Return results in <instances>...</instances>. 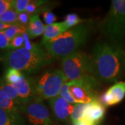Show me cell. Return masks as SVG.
<instances>
[{"mask_svg": "<svg viewBox=\"0 0 125 125\" xmlns=\"http://www.w3.org/2000/svg\"><path fill=\"white\" fill-rule=\"evenodd\" d=\"M90 56L91 71L99 81L117 83L125 74V49L111 42H100Z\"/></svg>", "mask_w": 125, "mask_h": 125, "instance_id": "6da1fadb", "label": "cell"}, {"mask_svg": "<svg viewBox=\"0 0 125 125\" xmlns=\"http://www.w3.org/2000/svg\"><path fill=\"white\" fill-rule=\"evenodd\" d=\"M3 59L7 68H13L25 75L30 76L51 65L54 58L44 47L35 43L31 49L22 47L10 51Z\"/></svg>", "mask_w": 125, "mask_h": 125, "instance_id": "7a4b0ae2", "label": "cell"}, {"mask_svg": "<svg viewBox=\"0 0 125 125\" xmlns=\"http://www.w3.org/2000/svg\"><path fill=\"white\" fill-rule=\"evenodd\" d=\"M90 31L89 25L81 24L50 40L43 47L54 58H63L79 51L88 39Z\"/></svg>", "mask_w": 125, "mask_h": 125, "instance_id": "3957f363", "label": "cell"}, {"mask_svg": "<svg viewBox=\"0 0 125 125\" xmlns=\"http://www.w3.org/2000/svg\"><path fill=\"white\" fill-rule=\"evenodd\" d=\"M109 42L123 46L125 40V0H113L102 24Z\"/></svg>", "mask_w": 125, "mask_h": 125, "instance_id": "277c9868", "label": "cell"}, {"mask_svg": "<svg viewBox=\"0 0 125 125\" xmlns=\"http://www.w3.org/2000/svg\"><path fill=\"white\" fill-rule=\"evenodd\" d=\"M35 101L42 102L59 95L64 83L68 82L64 73L61 70H49L40 76L33 77Z\"/></svg>", "mask_w": 125, "mask_h": 125, "instance_id": "5b68a950", "label": "cell"}, {"mask_svg": "<svg viewBox=\"0 0 125 125\" xmlns=\"http://www.w3.org/2000/svg\"><path fill=\"white\" fill-rule=\"evenodd\" d=\"M61 67L68 81L81 80L93 76L91 71L90 56L81 51H77L62 58Z\"/></svg>", "mask_w": 125, "mask_h": 125, "instance_id": "8992f818", "label": "cell"}, {"mask_svg": "<svg viewBox=\"0 0 125 125\" xmlns=\"http://www.w3.org/2000/svg\"><path fill=\"white\" fill-rule=\"evenodd\" d=\"M20 112L27 117L31 125H52V120L48 108L40 101H31L24 104L20 108Z\"/></svg>", "mask_w": 125, "mask_h": 125, "instance_id": "52a82bcc", "label": "cell"}, {"mask_svg": "<svg viewBox=\"0 0 125 125\" xmlns=\"http://www.w3.org/2000/svg\"><path fill=\"white\" fill-rule=\"evenodd\" d=\"M70 93L76 104H87L97 99V92L76 81H68Z\"/></svg>", "mask_w": 125, "mask_h": 125, "instance_id": "ba28073f", "label": "cell"}, {"mask_svg": "<svg viewBox=\"0 0 125 125\" xmlns=\"http://www.w3.org/2000/svg\"><path fill=\"white\" fill-rule=\"evenodd\" d=\"M54 116L60 122L71 120V115L74 105H72L59 95L48 100Z\"/></svg>", "mask_w": 125, "mask_h": 125, "instance_id": "9c48e42d", "label": "cell"}, {"mask_svg": "<svg viewBox=\"0 0 125 125\" xmlns=\"http://www.w3.org/2000/svg\"><path fill=\"white\" fill-rule=\"evenodd\" d=\"M125 97V81H118L103 94L100 102L104 106H111L120 103Z\"/></svg>", "mask_w": 125, "mask_h": 125, "instance_id": "30bf717a", "label": "cell"}, {"mask_svg": "<svg viewBox=\"0 0 125 125\" xmlns=\"http://www.w3.org/2000/svg\"><path fill=\"white\" fill-rule=\"evenodd\" d=\"M14 86L17 89L21 105L35 100V89L33 77L23 74L22 79L15 83Z\"/></svg>", "mask_w": 125, "mask_h": 125, "instance_id": "8fae6325", "label": "cell"}, {"mask_svg": "<svg viewBox=\"0 0 125 125\" xmlns=\"http://www.w3.org/2000/svg\"><path fill=\"white\" fill-rule=\"evenodd\" d=\"M106 113L104 106L98 99L86 104L83 117L95 125H99L102 122Z\"/></svg>", "mask_w": 125, "mask_h": 125, "instance_id": "7c38bea8", "label": "cell"}, {"mask_svg": "<svg viewBox=\"0 0 125 125\" xmlns=\"http://www.w3.org/2000/svg\"><path fill=\"white\" fill-rule=\"evenodd\" d=\"M69 30L65 26L64 22H55L50 25H47L45 27V30L43 35L41 44L45 45L50 40L58 37L62 33Z\"/></svg>", "mask_w": 125, "mask_h": 125, "instance_id": "4fadbf2b", "label": "cell"}, {"mask_svg": "<svg viewBox=\"0 0 125 125\" xmlns=\"http://www.w3.org/2000/svg\"><path fill=\"white\" fill-rule=\"evenodd\" d=\"M45 24L40 19L39 15H33L27 26V33L30 39H33L43 35L45 30Z\"/></svg>", "mask_w": 125, "mask_h": 125, "instance_id": "5bb4252c", "label": "cell"}, {"mask_svg": "<svg viewBox=\"0 0 125 125\" xmlns=\"http://www.w3.org/2000/svg\"><path fill=\"white\" fill-rule=\"evenodd\" d=\"M0 125H25L20 113L6 111L0 107Z\"/></svg>", "mask_w": 125, "mask_h": 125, "instance_id": "9a60e30c", "label": "cell"}, {"mask_svg": "<svg viewBox=\"0 0 125 125\" xmlns=\"http://www.w3.org/2000/svg\"><path fill=\"white\" fill-rule=\"evenodd\" d=\"M0 107L10 112L21 113L19 106L12 99L10 98L1 88H0Z\"/></svg>", "mask_w": 125, "mask_h": 125, "instance_id": "2e32d148", "label": "cell"}, {"mask_svg": "<svg viewBox=\"0 0 125 125\" xmlns=\"http://www.w3.org/2000/svg\"><path fill=\"white\" fill-rule=\"evenodd\" d=\"M0 88L3 90L9 96L10 98H11L19 106V108L21 106V102L20 99L19 98L17 89L13 84L8 83L6 82L4 79H0Z\"/></svg>", "mask_w": 125, "mask_h": 125, "instance_id": "e0dca14e", "label": "cell"}, {"mask_svg": "<svg viewBox=\"0 0 125 125\" xmlns=\"http://www.w3.org/2000/svg\"><path fill=\"white\" fill-rule=\"evenodd\" d=\"M26 31H27V27L19 23H15L13 24H11V26L4 31V32L6 37L9 38V40L10 41L11 40H13L15 36L21 33H24Z\"/></svg>", "mask_w": 125, "mask_h": 125, "instance_id": "ac0fdd59", "label": "cell"}, {"mask_svg": "<svg viewBox=\"0 0 125 125\" xmlns=\"http://www.w3.org/2000/svg\"><path fill=\"white\" fill-rule=\"evenodd\" d=\"M23 74L20 71L13 68H7L5 72L4 79L6 82L14 85L22 79Z\"/></svg>", "mask_w": 125, "mask_h": 125, "instance_id": "d6986e66", "label": "cell"}, {"mask_svg": "<svg viewBox=\"0 0 125 125\" xmlns=\"http://www.w3.org/2000/svg\"><path fill=\"white\" fill-rule=\"evenodd\" d=\"M18 15L19 13L13 8L0 16V22L7 24H13L18 23Z\"/></svg>", "mask_w": 125, "mask_h": 125, "instance_id": "ffe728a7", "label": "cell"}, {"mask_svg": "<svg viewBox=\"0 0 125 125\" xmlns=\"http://www.w3.org/2000/svg\"><path fill=\"white\" fill-rule=\"evenodd\" d=\"M82 22H83V20L81 19L76 14L71 13L66 15V17L65 18L64 23H65V26L67 27V29H70L71 28L76 27L79 24H81V23Z\"/></svg>", "mask_w": 125, "mask_h": 125, "instance_id": "44dd1931", "label": "cell"}, {"mask_svg": "<svg viewBox=\"0 0 125 125\" xmlns=\"http://www.w3.org/2000/svg\"><path fill=\"white\" fill-rule=\"evenodd\" d=\"M85 106L86 104H77L74 105L73 111L71 115V120L72 123L79 120V119L83 117Z\"/></svg>", "mask_w": 125, "mask_h": 125, "instance_id": "7402d4cb", "label": "cell"}, {"mask_svg": "<svg viewBox=\"0 0 125 125\" xmlns=\"http://www.w3.org/2000/svg\"><path fill=\"white\" fill-rule=\"evenodd\" d=\"M24 33H21L15 36L13 40H10L8 49L13 51V50L22 48L24 47Z\"/></svg>", "mask_w": 125, "mask_h": 125, "instance_id": "603a6c76", "label": "cell"}, {"mask_svg": "<svg viewBox=\"0 0 125 125\" xmlns=\"http://www.w3.org/2000/svg\"><path fill=\"white\" fill-rule=\"evenodd\" d=\"M59 96L61 97L65 100H66L67 102H69L72 105L76 104L75 101L72 97L70 93V85H69L68 82H66L65 83L63 84V85L62 86V88L61 90V92L59 93Z\"/></svg>", "mask_w": 125, "mask_h": 125, "instance_id": "cb8c5ba5", "label": "cell"}, {"mask_svg": "<svg viewBox=\"0 0 125 125\" xmlns=\"http://www.w3.org/2000/svg\"><path fill=\"white\" fill-rule=\"evenodd\" d=\"M29 2H30L29 0H15L13 9L18 13L25 12L27 6L29 4Z\"/></svg>", "mask_w": 125, "mask_h": 125, "instance_id": "d4e9b609", "label": "cell"}, {"mask_svg": "<svg viewBox=\"0 0 125 125\" xmlns=\"http://www.w3.org/2000/svg\"><path fill=\"white\" fill-rule=\"evenodd\" d=\"M14 0H0V16L14 7Z\"/></svg>", "mask_w": 125, "mask_h": 125, "instance_id": "484cf974", "label": "cell"}, {"mask_svg": "<svg viewBox=\"0 0 125 125\" xmlns=\"http://www.w3.org/2000/svg\"><path fill=\"white\" fill-rule=\"evenodd\" d=\"M43 18L47 25H50V24H54L55 23L54 22L55 20H56V15L49 10H46L45 12H43Z\"/></svg>", "mask_w": 125, "mask_h": 125, "instance_id": "4316f807", "label": "cell"}, {"mask_svg": "<svg viewBox=\"0 0 125 125\" xmlns=\"http://www.w3.org/2000/svg\"><path fill=\"white\" fill-rule=\"evenodd\" d=\"M31 16V15H29L26 12H23V13H19L18 23L27 27L28 24L29 22V21H30Z\"/></svg>", "mask_w": 125, "mask_h": 125, "instance_id": "83f0119b", "label": "cell"}, {"mask_svg": "<svg viewBox=\"0 0 125 125\" xmlns=\"http://www.w3.org/2000/svg\"><path fill=\"white\" fill-rule=\"evenodd\" d=\"M10 42V41L5 35L4 32H0V49H8Z\"/></svg>", "mask_w": 125, "mask_h": 125, "instance_id": "f1b7e54d", "label": "cell"}, {"mask_svg": "<svg viewBox=\"0 0 125 125\" xmlns=\"http://www.w3.org/2000/svg\"><path fill=\"white\" fill-rule=\"evenodd\" d=\"M74 125H95L93 123H92L91 122H90L89 120H86L84 117H82L79 119V120L76 121L74 122H73Z\"/></svg>", "mask_w": 125, "mask_h": 125, "instance_id": "f546056e", "label": "cell"}, {"mask_svg": "<svg viewBox=\"0 0 125 125\" xmlns=\"http://www.w3.org/2000/svg\"><path fill=\"white\" fill-rule=\"evenodd\" d=\"M10 26H11V24H7L0 22V32L5 31L6 29H7Z\"/></svg>", "mask_w": 125, "mask_h": 125, "instance_id": "4dcf8cb0", "label": "cell"}, {"mask_svg": "<svg viewBox=\"0 0 125 125\" xmlns=\"http://www.w3.org/2000/svg\"><path fill=\"white\" fill-rule=\"evenodd\" d=\"M3 60H4V59H3V57H0V61H3Z\"/></svg>", "mask_w": 125, "mask_h": 125, "instance_id": "1f68e13d", "label": "cell"}]
</instances>
